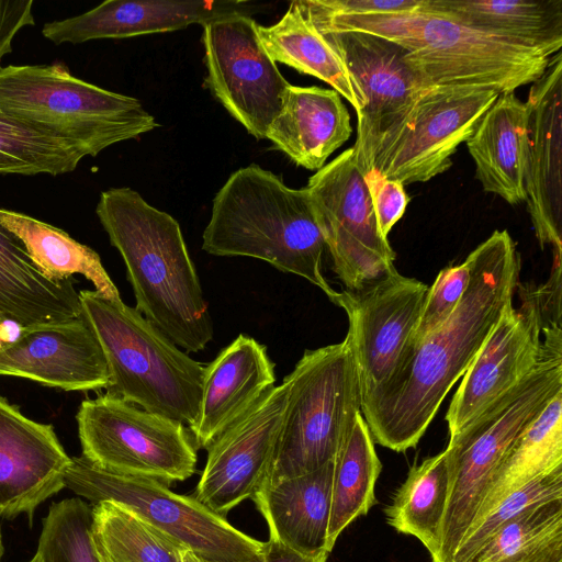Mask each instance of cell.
<instances>
[{
    "instance_id": "cb8c5ba5",
    "label": "cell",
    "mask_w": 562,
    "mask_h": 562,
    "mask_svg": "<svg viewBox=\"0 0 562 562\" xmlns=\"http://www.w3.org/2000/svg\"><path fill=\"white\" fill-rule=\"evenodd\" d=\"M351 133L349 112L336 90L291 85L266 138L295 165L318 171Z\"/></svg>"
},
{
    "instance_id": "7a4b0ae2",
    "label": "cell",
    "mask_w": 562,
    "mask_h": 562,
    "mask_svg": "<svg viewBox=\"0 0 562 562\" xmlns=\"http://www.w3.org/2000/svg\"><path fill=\"white\" fill-rule=\"evenodd\" d=\"M95 214L125 263L135 308L178 347L205 349L213 323L179 223L127 187L101 192Z\"/></svg>"
},
{
    "instance_id": "7dc6e473",
    "label": "cell",
    "mask_w": 562,
    "mask_h": 562,
    "mask_svg": "<svg viewBox=\"0 0 562 562\" xmlns=\"http://www.w3.org/2000/svg\"><path fill=\"white\" fill-rule=\"evenodd\" d=\"M550 562H562V559L550 561Z\"/></svg>"
},
{
    "instance_id": "52a82bcc",
    "label": "cell",
    "mask_w": 562,
    "mask_h": 562,
    "mask_svg": "<svg viewBox=\"0 0 562 562\" xmlns=\"http://www.w3.org/2000/svg\"><path fill=\"white\" fill-rule=\"evenodd\" d=\"M0 113L85 157L159 126L139 100L79 79L63 63L1 67Z\"/></svg>"
},
{
    "instance_id": "d6986e66",
    "label": "cell",
    "mask_w": 562,
    "mask_h": 562,
    "mask_svg": "<svg viewBox=\"0 0 562 562\" xmlns=\"http://www.w3.org/2000/svg\"><path fill=\"white\" fill-rule=\"evenodd\" d=\"M528 113L526 204L541 246L562 255V54L532 82Z\"/></svg>"
},
{
    "instance_id": "ac0fdd59",
    "label": "cell",
    "mask_w": 562,
    "mask_h": 562,
    "mask_svg": "<svg viewBox=\"0 0 562 562\" xmlns=\"http://www.w3.org/2000/svg\"><path fill=\"white\" fill-rule=\"evenodd\" d=\"M0 375L79 392L110 383L101 345L82 315L21 329L14 340L1 344Z\"/></svg>"
},
{
    "instance_id": "f1b7e54d",
    "label": "cell",
    "mask_w": 562,
    "mask_h": 562,
    "mask_svg": "<svg viewBox=\"0 0 562 562\" xmlns=\"http://www.w3.org/2000/svg\"><path fill=\"white\" fill-rule=\"evenodd\" d=\"M0 224L22 243L33 265L47 280L63 282L81 274L101 295L121 297L98 252L63 229L1 207Z\"/></svg>"
},
{
    "instance_id": "9c48e42d",
    "label": "cell",
    "mask_w": 562,
    "mask_h": 562,
    "mask_svg": "<svg viewBox=\"0 0 562 562\" xmlns=\"http://www.w3.org/2000/svg\"><path fill=\"white\" fill-rule=\"evenodd\" d=\"M64 482L65 487L93 503L120 506L206 562L263 560L266 542L236 529L194 496L172 492L161 481L106 472L75 457Z\"/></svg>"
},
{
    "instance_id": "9a60e30c",
    "label": "cell",
    "mask_w": 562,
    "mask_h": 562,
    "mask_svg": "<svg viewBox=\"0 0 562 562\" xmlns=\"http://www.w3.org/2000/svg\"><path fill=\"white\" fill-rule=\"evenodd\" d=\"M342 58L364 98L357 113L352 146L364 175L380 145L409 114L427 87L404 60V49L385 38L362 32L322 33Z\"/></svg>"
},
{
    "instance_id": "44dd1931",
    "label": "cell",
    "mask_w": 562,
    "mask_h": 562,
    "mask_svg": "<svg viewBox=\"0 0 562 562\" xmlns=\"http://www.w3.org/2000/svg\"><path fill=\"white\" fill-rule=\"evenodd\" d=\"M259 10L258 4L237 0H106L82 14L45 23L42 34L55 45L82 44L176 31Z\"/></svg>"
},
{
    "instance_id": "e0dca14e",
    "label": "cell",
    "mask_w": 562,
    "mask_h": 562,
    "mask_svg": "<svg viewBox=\"0 0 562 562\" xmlns=\"http://www.w3.org/2000/svg\"><path fill=\"white\" fill-rule=\"evenodd\" d=\"M286 385H274L237 423L207 448L194 497L212 512L226 514L265 482L282 422Z\"/></svg>"
},
{
    "instance_id": "4dcf8cb0",
    "label": "cell",
    "mask_w": 562,
    "mask_h": 562,
    "mask_svg": "<svg viewBox=\"0 0 562 562\" xmlns=\"http://www.w3.org/2000/svg\"><path fill=\"white\" fill-rule=\"evenodd\" d=\"M560 467L562 392L548 403L509 447L493 474L487 493L470 528L515 490Z\"/></svg>"
},
{
    "instance_id": "5b68a950",
    "label": "cell",
    "mask_w": 562,
    "mask_h": 562,
    "mask_svg": "<svg viewBox=\"0 0 562 562\" xmlns=\"http://www.w3.org/2000/svg\"><path fill=\"white\" fill-rule=\"evenodd\" d=\"M542 355L513 389L491 403L446 448L452 473L438 562L452 558L473 522L501 460L548 403L562 392L561 324L542 329Z\"/></svg>"
},
{
    "instance_id": "3957f363",
    "label": "cell",
    "mask_w": 562,
    "mask_h": 562,
    "mask_svg": "<svg viewBox=\"0 0 562 562\" xmlns=\"http://www.w3.org/2000/svg\"><path fill=\"white\" fill-rule=\"evenodd\" d=\"M297 3V0H295ZM299 8L321 33L362 32L404 49V60L427 87H480L501 93L532 83L551 57L467 26L429 8L366 15H325Z\"/></svg>"
},
{
    "instance_id": "d6a6232c",
    "label": "cell",
    "mask_w": 562,
    "mask_h": 562,
    "mask_svg": "<svg viewBox=\"0 0 562 562\" xmlns=\"http://www.w3.org/2000/svg\"><path fill=\"white\" fill-rule=\"evenodd\" d=\"M90 535L99 562H176L183 547L110 502L91 507Z\"/></svg>"
},
{
    "instance_id": "30bf717a",
    "label": "cell",
    "mask_w": 562,
    "mask_h": 562,
    "mask_svg": "<svg viewBox=\"0 0 562 562\" xmlns=\"http://www.w3.org/2000/svg\"><path fill=\"white\" fill-rule=\"evenodd\" d=\"M81 457L95 468L170 484L195 472L196 447L186 425L108 393L76 414Z\"/></svg>"
},
{
    "instance_id": "7bdbcfd3",
    "label": "cell",
    "mask_w": 562,
    "mask_h": 562,
    "mask_svg": "<svg viewBox=\"0 0 562 562\" xmlns=\"http://www.w3.org/2000/svg\"><path fill=\"white\" fill-rule=\"evenodd\" d=\"M176 562H206L201 555L193 550L182 547L177 554Z\"/></svg>"
},
{
    "instance_id": "ab89813d",
    "label": "cell",
    "mask_w": 562,
    "mask_h": 562,
    "mask_svg": "<svg viewBox=\"0 0 562 562\" xmlns=\"http://www.w3.org/2000/svg\"><path fill=\"white\" fill-rule=\"evenodd\" d=\"M426 0H297L305 10L325 15L389 14L418 9Z\"/></svg>"
},
{
    "instance_id": "ba28073f",
    "label": "cell",
    "mask_w": 562,
    "mask_h": 562,
    "mask_svg": "<svg viewBox=\"0 0 562 562\" xmlns=\"http://www.w3.org/2000/svg\"><path fill=\"white\" fill-rule=\"evenodd\" d=\"M283 382L282 422L262 484L303 475L335 460L361 413L359 371L348 335L338 344L306 349Z\"/></svg>"
},
{
    "instance_id": "484cf974",
    "label": "cell",
    "mask_w": 562,
    "mask_h": 562,
    "mask_svg": "<svg viewBox=\"0 0 562 562\" xmlns=\"http://www.w3.org/2000/svg\"><path fill=\"white\" fill-rule=\"evenodd\" d=\"M81 315L71 280H47L22 243L0 224V316L21 329Z\"/></svg>"
},
{
    "instance_id": "d4e9b609",
    "label": "cell",
    "mask_w": 562,
    "mask_h": 562,
    "mask_svg": "<svg viewBox=\"0 0 562 562\" xmlns=\"http://www.w3.org/2000/svg\"><path fill=\"white\" fill-rule=\"evenodd\" d=\"M465 143L483 190L512 205L525 202L529 143L526 103L514 92L498 94Z\"/></svg>"
},
{
    "instance_id": "f546056e",
    "label": "cell",
    "mask_w": 562,
    "mask_h": 562,
    "mask_svg": "<svg viewBox=\"0 0 562 562\" xmlns=\"http://www.w3.org/2000/svg\"><path fill=\"white\" fill-rule=\"evenodd\" d=\"M452 484L447 450L411 468L385 508L386 521L398 532L417 538L438 562L442 524Z\"/></svg>"
},
{
    "instance_id": "7402d4cb",
    "label": "cell",
    "mask_w": 562,
    "mask_h": 562,
    "mask_svg": "<svg viewBox=\"0 0 562 562\" xmlns=\"http://www.w3.org/2000/svg\"><path fill=\"white\" fill-rule=\"evenodd\" d=\"M274 363L267 348L240 334L205 366L202 395L190 428L196 448L206 449L274 386Z\"/></svg>"
},
{
    "instance_id": "60d3db41",
    "label": "cell",
    "mask_w": 562,
    "mask_h": 562,
    "mask_svg": "<svg viewBox=\"0 0 562 562\" xmlns=\"http://www.w3.org/2000/svg\"><path fill=\"white\" fill-rule=\"evenodd\" d=\"M32 0H0V61L12 53V41L18 32L35 24Z\"/></svg>"
},
{
    "instance_id": "4316f807",
    "label": "cell",
    "mask_w": 562,
    "mask_h": 562,
    "mask_svg": "<svg viewBox=\"0 0 562 562\" xmlns=\"http://www.w3.org/2000/svg\"><path fill=\"white\" fill-rule=\"evenodd\" d=\"M428 4L467 26L548 57L562 46V0H428Z\"/></svg>"
},
{
    "instance_id": "6da1fadb",
    "label": "cell",
    "mask_w": 562,
    "mask_h": 562,
    "mask_svg": "<svg viewBox=\"0 0 562 562\" xmlns=\"http://www.w3.org/2000/svg\"><path fill=\"white\" fill-rule=\"evenodd\" d=\"M470 282L452 314L414 345L386 385L361 407L372 439L396 452L415 448L446 395L513 304L520 255L507 231L472 252Z\"/></svg>"
},
{
    "instance_id": "ee69618b",
    "label": "cell",
    "mask_w": 562,
    "mask_h": 562,
    "mask_svg": "<svg viewBox=\"0 0 562 562\" xmlns=\"http://www.w3.org/2000/svg\"><path fill=\"white\" fill-rule=\"evenodd\" d=\"M2 554H3V546H2L1 532H0V561H1Z\"/></svg>"
},
{
    "instance_id": "836d02e7",
    "label": "cell",
    "mask_w": 562,
    "mask_h": 562,
    "mask_svg": "<svg viewBox=\"0 0 562 562\" xmlns=\"http://www.w3.org/2000/svg\"><path fill=\"white\" fill-rule=\"evenodd\" d=\"M562 559V498L535 505L504 525L468 562Z\"/></svg>"
},
{
    "instance_id": "83f0119b",
    "label": "cell",
    "mask_w": 562,
    "mask_h": 562,
    "mask_svg": "<svg viewBox=\"0 0 562 562\" xmlns=\"http://www.w3.org/2000/svg\"><path fill=\"white\" fill-rule=\"evenodd\" d=\"M257 32L274 63L285 64L301 74L325 81L351 104L356 113L363 109V94L342 58L295 0L290 2L279 22L270 26L258 24Z\"/></svg>"
},
{
    "instance_id": "8fae6325",
    "label": "cell",
    "mask_w": 562,
    "mask_h": 562,
    "mask_svg": "<svg viewBox=\"0 0 562 562\" xmlns=\"http://www.w3.org/2000/svg\"><path fill=\"white\" fill-rule=\"evenodd\" d=\"M305 189L345 289H360L395 269V252L380 234L352 147L316 171Z\"/></svg>"
},
{
    "instance_id": "603a6c76",
    "label": "cell",
    "mask_w": 562,
    "mask_h": 562,
    "mask_svg": "<svg viewBox=\"0 0 562 562\" xmlns=\"http://www.w3.org/2000/svg\"><path fill=\"white\" fill-rule=\"evenodd\" d=\"M335 460L271 484L251 496L272 539L301 554H329L328 526Z\"/></svg>"
},
{
    "instance_id": "2e32d148",
    "label": "cell",
    "mask_w": 562,
    "mask_h": 562,
    "mask_svg": "<svg viewBox=\"0 0 562 562\" xmlns=\"http://www.w3.org/2000/svg\"><path fill=\"white\" fill-rule=\"evenodd\" d=\"M521 304H510L477 351L446 414L450 436L518 384L538 363L544 321L537 288L518 284Z\"/></svg>"
},
{
    "instance_id": "8d00e7d4",
    "label": "cell",
    "mask_w": 562,
    "mask_h": 562,
    "mask_svg": "<svg viewBox=\"0 0 562 562\" xmlns=\"http://www.w3.org/2000/svg\"><path fill=\"white\" fill-rule=\"evenodd\" d=\"M562 498V467L515 490L472 526L458 547L452 562H468L504 525L528 508Z\"/></svg>"
},
{
    "instance_id": "277c9868",
    "label": "cell",
    "mask_w": 562,
    "mask_h": 562,
    "mask_svg": "<svg viewBox=\"0 0 562 562\" xmlns=\"http://www.w3.org/2000/svg\"><path fill=\"white\" fill-rule=\"evenodd\" d=\"M202 249L218 257H250L302 277L333 302L323 273L325 241L308 192L292 189L258 165L234 171L216 193Z\"/></svg>"
},
{
    "instance_id": "b9f144b4",
    "label": "cell",
    "mask_w": 562,
    "mask_h": 562,
    "mask_svg": "<svg viewBox=\"0 0 562 562\" xmlns=\"http://www.w3.org/2000/svg\"><path fill=\"white\" fill-rule=\"evenodd\" d=\"M328 554L311 557L301 554L272 539L266 541L262 562H326Z\"/></svg>"
},
{
    "instance_id": "f35d334b",
    "label": "cell",
    "mask_w": 562,
    "mask_h": 562,
    "mask_svg": "<svg viewBox=\"0 0 562 562\" xmlns=\"http://www.w3.org/2000/svg\"><path fill=\"white\" fill-rule=\"evenodd\" d=\"M380 234L387 238L392 227L404 215L409 196L404 184L389 179L372 168L363 175Z\"/></svg>"
},
{
    "instance_id": "7c38bea8",
    "label": "cell",
    "mask_w": 562,
    "mask_h": 562,
    "mask_svg": "<svg viewBox=\"0 0 562 562\" xmlns=\"http://www.w3.org/2000/svg\"><path fill=\"white\" fill-rule=\"evenodd\" d=\"M498 94L480 87L428 88L380 145L372 168L404 186L447 171L458 147L470 138Z\"/></svg>"
},
{
    "instance_id": "8992f818",
    "label": "cell",
    "mask_w": 562,
    "mask_h": 562,
    "mask_svg": "<svg viewBox=\"0 0 562 562\" xmlns=\"http://www.w3.org/2000/svg\"><path fill=\"white\" fill-rule=\"evenodd\" d=\"M81 315L106 359L108 394L191 428L199 413L205 366L182 351L122 299L79 293Z\"/></svg>"
},
{
    "instance_id": "bcb514c9",
    "label": "cell",
    "mask_w": 562,
    "mask_h": 562,
    "mask_svg": "<svg viewBox=\"0 0 562 562\" xmlns=\"http://www.w3.org/2000/svg\"><path fill=\"white\" fill-rule=\"evenodd\" d=\"M29 562H38V560L35 557H33V559L30 560Z\"/></svg>"
},
{
    "instance_id": "4fadbf2b",
    "label": "cell",
    "mask_w": 562,
    "mask_h": 562,
    "mask_svg": "<svg viewBox=\"0 0 562 562\" xmlns=\"http://www.w3.org/2000/svg\"><path fill=\"white\" fill-rule=\"evenodd\" d=\"M251 15L233 14L202 24L205 82L228 113L257 139L279 115L289 87L262 46Z\"/></svg>"
},
{
    "instance_id": "f6af8a7d",
    "label": "cell",
    "mask_w": 562,
    "mask_h": 562,
    "mask_svg": "<svg viewBox=\"0 0 562 562\" xmlns=\"http://www.w3.org/2000/svg\"><path fill=\"white\" fill-rule=\"evenodd\" d=\"M5 322L7 321L2 316H0V331L2 330L3 325H4Z\"/></svg>"
},
{
    "instance_id": "74e56055",
    "label": "cell",
    "mask_w": 562,
    "mask_h": 562,
    "mask_svg": "<svg viewBox=\"0 0 562 562\" xmlns=\"http://www.w3.org/2000/svg\"><path fill=\"white\" fill-rule=\"evenodd\" d=\"M472 269L473 257L470 254L462 263L446 267L438 273L434 283L428 286L409 349L438 328L452 314L468 288Z\"/></svg>"
},
{
    "instance_id": "5bb4252c",
    "label": "cell",
    "mask_w": 562,
    "mask_h": 562,
    "mask_svg": "<svg viewBox=\"0 0 562 562\" xmlns=\"http://www.w3.org/2000/svg\"><path fill=\"white\" fill-rule=\"evenodd\" d=\"M428 285L396 268L357 290L337 291L333 303L348 317L362 405L391 380L417 327Z\"/></svg>"
},
{
    "instance_id": "ffe728a7",
    "label": "cell",
    "mask_w": 562,
    "mask_h": 562,
    "mask_svg": "<svg viewBox=\"0 0 562 562\" xmlns=\"http://www.w3.org/2000/svg\"><path fill=\"white\" fill-rule=\"evenodd\" d=\"M71 462L50 424L24 416L0 396V517L25 514L65 487Z\"/></svg>"
},
{
    "instance_id": "1f68e13d",
    "label": "cell",
    "mask_w": 562,
    "mask_h": 562,
    "mask_svg": "<svg viewBox=\"0 0 562 562\" xmlns=\"http://www.w3.org/2000/svg\"><path fill=\"white\" fill-rule=\"evenodd\" d=\"M381 469L373 439L360 413L335 458L328 526L329 551L338 536L358 517L367 515L375 504L374 486Z\"/></svg>"
},
{
    "instance_id": "d590c367",
    "label": "cell",
    "mask_w": 562,
    "mask_h": 562,
    "mask_svg": "<svg viewBox=\"0 0 562 562\" xmlns=\"http://www.w3.org/2000/svg\"><path fill=\"white\" fill-rule=\"evenodd\" d=\"M91 507L78 497L53 503L43 520L38 562H99L90 535Z\"/></svg>"
},
{
    "instance_id": "e575fe53",
    "label": "cell",
    "mask_w": 562,
    "mask_h": 562,
    "mask_svg": "<svg viewBox=\"0 0 562 562\" xmlns=\"http://www.w3.org/2000/svg\"><path fill=\"white\" fill-rule=\"evenodd\" d=\"M83 157L71 144L0 113V173L58 176L74 171Z\"/></svg>"
}]
</instances>
